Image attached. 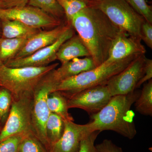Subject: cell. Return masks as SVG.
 I'll use <instances>...</instances> for the list:
<instances>
[{"instance_id":"1","label":"cell","mask_w":152,"mask_h":152,"mask_svg":"<svg viewBox=\"0 0 152 152\" xmlns=\"http://www.w3.org/2000/svg\"><path fill=\"white\" fill-rule=\"evenodd\" d=\"M71 25L88 50L96 67L107 61L114 41L123 31L102 11L91 7L76 14Z\"/></svg>"},{"instance_id":"2","label":"cell","mask_w":152,"mask_h":152,"mask_svg":"<svg viewBox=\"0 0 152 152\" xmlns=\"http://www.w3.org/2000/svg\"><path fill=\"white\" fill-rule=\"evenodd\" d=\"M134 91L126 95L112 97L108 103L97 113L91 115L88 123L92 132L110 130L132 140L137 134L134 122V113L131 108L140 94Z\"/></svg>"},{"instance_id":"3","label":"cell","mask_w":152,"mask_h":152,"mask_svg":"<svg viewBox=\"0 0 152 152\" xmlns=\"http://www.w3.org/2000/svg\"><path fill=\"white\" fill-rule=\"evenodd\" d=\"M138 56H134L112 63L105 62L93 69L83 72L60 82L56 87L55 91L61 92L68 98L85 89L106 84L112 77L124 70Z\"/></svg>"},{"instance_id":"4","label":"cell","mask_w":152,"mask_h":152,"mask_svg":"<svg viewBox=\"0 0 152 152\" xmlns=\"http://www.w3.org/2000/svg\"><path fill=\"white\" fill-rule=\"evenodd\" d=\"M58 63L42 67L11 68L0 64V87L9 91L13 98L33 94L37 85Z\"/></svg>"},{"instance_id":"5","label":"cell","mask_w":152,"mask_h":152,"mask_svg":"<svg viewBox=\"0 0 152 152\" xmlns=\"http://www.w3.org/2000/svg\"><path fill=\"white\" fill-rule=\"evenodd\" d=\"M90 7L102 11L114 24L129 35L141 39V27L145 20L125 0H92Z\"/></svg>"},{"instance_id":"6","label":"cell","mask_w":152,"mask_h":152,"mask_svg":"<svg viewBox=\"0 0 152 152\" xmlns=\"http://www.w3.org/2000/svg\"><path fill=\"white\" fill-rule=\"evenodd\" d=\"M58 84L50 72L39 82L32 95V132L49 152L50 147L47 140L46 125L50 112L48 107L47 100L49 94L55 91Z\"/></svg>"},{"instance_id":"7","label":"cell","mask_w":152,"mask_h":152,"mask_svg":"<svg viewBox=\"0 0 152 152\" xmlns=\"http://www.w3.org/2000/svg\"><path fill=\"white\" fill-rule=\"evenodd\" d=\"M32 95H24L13 98L7 121L0 131V142L11 136L32 133Z\"/></svg>"},{"instance_id":"8","label":"cell","mask_w":152,"mask_h":152,"mask_svg":"<svg viewBox=\"0 0 152 152\" xmlns=\"http://www.w3.org/2000/svg\"><path fill=\"white\" fill-rule=\"evenodd\" d=\"M0 20L18 21L39 29L41 28H53L63 24L60 19L38 8L29 5L0 9Z\"/></svg>"},{"instance_id":"9","label":"cell","mask_w":152,"mask_h":152,"mask_svg":"<svg viewBox=\"0 0 152 152\" xmlns=\"http://www.w3.org/2000/svg\"><path fill=\"white\" fill-rule=\"evenodd\" d=\"M145 55L134 59L124 70L113 76L107 82L111 95H126L136 89V87L144 75Z\"/></svg>"},{"instance_id":"10","label":"cell","mask_w":152,"mask_h":152,"mask_svg":"<svg viewBox=\"0 0 152 152\" xmlns=\"http://www.w3.org/2000/svg\"><path fill=\"white\" fill-rule=\"evenodd\" d=\"M112 97L106 84L99 85L85 89L68 98V107L82 109L92 115L100 111Z\"/></svg>"},{"instance_id":"11","label":"cell","mask_w":152,"mask_h":152,"mask_svg":"<svg viewBox=\"0 0 152 152\" xmlns=\"http://www.w3.org/2000/svg\"><path fill=\"white\" fill-rule=\"evenodd\" d=\"M74 35V30L71 26L54 43L39 50L28 56L13 59L4 64L11 68L42 67L49 65V64L56 60V53L61 46Z\"/></svg>"},{"instance_id":"12","label":"cell","mask_w":152,"mask_h":152,"mask_svg":"<svg viewBox=\"0 0 152 152\" xmlns=\"http://www.w3.org/2000/svg\"><path fill=\"white\" fill-rule=\"evenodd\" d=\"M141 41L124 31L121 32L112 44L106 62L112 63L134 56L145 55L146 50Z\"/></svg>"},{"instance_id":"13","label":"cell","mask_w":152,"mask_h":152,"mask_svg":"<svg viewBox=\"0 0 152 152\" xmlns=\"http://www.w3.org/2000/svg\"><path fill=\"white\" fill-rule=\"evenodd\" d=\"M64 129L61 139L49 152H78L82 140L91 132L88 124L80 125L73 121H64Z\"/></svg>"},{"instance_id":"14","label":"cell","mask_w":152,"mask_h":152,"mask_svg":"<svg viewBox=\"0 0 152 152\" xmlns=\"http://www.w3.org/2000/svg\"><path fill=\"white\" fill-rule=\"evenodd\" d=\"M71 26L67 23L66 24H62L48 31H39L28 39L14 59L28 56L39 50L54 43Z\"/></svg>"},{"instance_id":"15","label":"cell","mask_w":152,"mask_h":152,"mask_svg":"<svg viewBox=\"0 0 152 152\" xmlns=\"http://www.w3.org/2000/svg\"><path fill=\"white\" fill-rule=\"evenodd\" d=\"M96 67L94 60L91 57L83 58H75L63 64L59 68L54 69L51 71L50 74L54 80L59 84L66 79Z\"/></svg>"},{"instance_id":"16","label":"cell","mask_w":152,"mask_h":152,"mask_svg":"<svg viewBox=\"0 0 152 152\" xmlns=\"http://www.w3.org/2000/svg\"><path fill=\"white\" fill-rule=\"evenodd\" d=\"M83 57H91L90 52L80 37L75 34L61 46L56 56L62 64Z\"/></svg>"},{"instance_id":"17","label":"cell","mask_w":152,"mask_h":152,"mask_svg":"<svg viewBox=\"0 0 152 152\" xmlns=\"http://www.w3.org/2000/svg\"><path fill=\"white\" fill-rule=\"evenodd\" d=\"M1 37L7 39H28L39 31V29L31 27L16 20H1Z\"/></svg>"},{"instance_id":"18","label":"cell","mask_w":152,"mask_h":152,"mask_svg":"<svg viewBox=\"0 0 152 152\" xmlns=\"http://www.w3.org/2000/svg\"><path fill=\"white\" fill-rule=\"evenodd\" d=\"M48 107L50 113L59 116L64 121H73L74 119L69 113L68 98L58 91L49 94L47 100Z\"/></svg>"},{"instance_id":"19","label":"cell","mask_w":152,"mask_h":152,"mask_svg":"<svg viewBox=\"0 0 152 152\" xmlns=\"http://www.w3.org/2000/svg\"><path fill=\"white\" fill-rule=\"evenodd\" d=\"M27 39H7L0 37V64L13 59L27 40Z\"/></svg>"},{"instance_id":"20","label":"cell","mask_w":152,"mask_h":152,"mask_svg":"<svg viewBox=\"0 0 152 152\" xmlns=\"http://www.w3.org/2000/svg\"><path fill=\"white\" fill-rule=\"evenodd\" d=\"M64 129V120L56 114L50 113L46 125V132L50 150L61 137Z\"/></svg>"},{"instance_id":"21","label":"cell","mask_w":152,"mask_h":152,"mask_svg":"<svg viewBox=\"0 0 152 152\" xmlns=\"http://www.w3.org/2000/svg\"><path fill=\"white\" fill-rule=\"evenodd\" d=\"M136 111L145 116H152V80L145 84L134 103Z\"/></svg>"},{"instance_id":"22","label":"cell","mask_w":152,"mask_h":152,"mask_svg":"<svg viewBox=\"0 0 152 152\" xmlns=\"http://www.w3.org/2000/svg\"><path fill=\"white\" fill-rule=\"evenodd\" d=\"M56 1L64 11L67 23L70 25L72 19L76 14L86 8L90 7V2L83 0H56Z\"/></svg>"},{"instance_id":"23","label":"cell","mask_w":152,"mask_h":152,"mask_svg":"<svg viewBox=\"0 0 152 152\" xmlns=\"http://www.w3.org/2000/svg\"><path fill=\"white\" fill-rule=\"evenodd\" d=\"M28 5L38 8L53 16L60 19L65 15L56 0H29Z\"/></svg>"},{"instance_id":"24","label":"cell","mask_w":152,"mask_h":152,"mask_svg":"<svg viewBox=\"0 0 152 152\" xmlns=\"http://www.w3.org/2000/svg\"><path fill=\"white\" fill-rule=\"evenodd\" d=\"M18 152H49L43 144L32 133L22 140Z\"/></svg>"},{"instance_id":"25","label":"cell","mask_w":152,"mask_h":152,"mask_svg":"<svg viewBox=\"0 0 152 152\" xmlns=\"http://www.w3.org/2000/svg\"><path fill=\"white\" fill-rule=\"evenodd\" d=\"M144 18L152 24V8L145 0H125Z\"/></svg>"},{"instance_id":"26","label":"cell","mask_w":152,"mask_h":152,"mask_svg":"<svg viewBox=\"0 0 152 152\" xmlns=\"http://www.w3.org/2000/svg\"><path fill=\"white\" fill-rule=\"evenodd\" d=\"M29 133L11 136L2 141L0 142V152H18L22 140Z\"/></svg>"},{"instance_id":"27","label":"cell","mask_w":152,"mask_h":152,"mask_svg":"<svg viewBox=\"0 0 152 152\" xmlns=\"http://www.w3.org/2000/svg\"><path fill=\"white\" fill-rule=\"evenodd\" d=\"M12 94L4 88L0 87V120L3 121L8 115L12 105Z\"/></svg>"},{"instance_id":"28","label":"cell","mask_w":152,"mask_h":152,"mask_svg":"<svg viewBox=\"0 0 152 152\" xmlns=\"http://www.w3.org/2000/svg\"><path fill=\"white\" fill-rule=\"evenodd\" d=\"M100 132L94 131L87 135L81 142L78 152H98L95 142Z\"/></svg>"},{"instance_id":"29","label":"cell","mask_w":152,"mask_h":152,"mask_svg":"<svg viewBox=\"0 0 152 152\" xmlns=\"http://www.w3.org/2000/svg\"><path fill=\"white\" fill-rule=\"evenodd\" d=\"M140 37L149 48H152V24L146 20L142 23L141 27Z\"/></svg>"},{"instance_id":"30","label":"cell","mask_w":152,"mask_h":152,"mask_svg":"<svg viewBox=\"0 0 152 152\" xmlns=\"http://www.w3.org/2000/svg\"><path fill=\"white\" fill-rule=\"evenodd\" d=\"M98 152H124L122 148L116 145L111 140H104L95 145Z\"/></svg>"},{"instance_id":"31","label":"cell","mask_w":152,"mask_h":152,"mask_svg":"<svg viewBox=\"0 0 152 152\" xmlns=\"http://www.w3.org/2000/svg\"><path fill=\"white\" fill-rule=\"evenodd\" d=\"M152 60L147 58L145 59L144 65V75L137 84L136 88H138L142 84L152 79Z\"/></svg>"},{"instance_id":"32","label":"cell","mask_w":152,"mask_h":152,"mask_svg":"<svg viewBox=\"0 0 152 152\" xmlns=\"http://www.w3.org/2000/svg\"><path fill=\"white\" fill-rule=\"evenodd\" d=\"M29 0H3L6 9L17 7H23L26 6Z\"/></svg>"},{"instance_id":"33","label":"cell","mask_w":152,"mask_h":152,"mask_svg":"<svg viewBox=\"0 0 152 152\" xmlns=\"http://www.w3.org/2000/svg\"><path fill=\"white\" fill-rule=\"evenodd\" d=\"M0 9H6L5 4L3 0H0Z\"/></svg>"},{"instance_id":"34","label":"cell","mask_w":152,"mask_h":152,"mask_svg":"<svg viewBox=\"0 0 152 152\" xmlns=\"http://www.w3.org/2000/svg\"><path fill=\"white\" fill-rule=\"evenodd\" d=\"M83 1H86L90 2V1H92V0H83Z\"/></svg>"},{"instance_id":"35","label":"cell","mask_w":152,"mask_h":152,"mask_svg":"<svg viewBox=\"0 0 152 152\" xmlns=\"http://www.w3.org/2000/svg\"><path fill=\"white\" fill-rule=\"evenodd\" d=\"M0 37H1V31H0Z\"/></svg>"},{"instance_id":"36","label":"cell","mask_w":152,"mask_h":152,"mask_svg":"<svg viewBox=\"0 0 152 152\" xmlns=\"http://www.w3.org/2000/svg\"><path fill=\"white\" fill-rule=\"evenodd\" d=\"M1 120H0V122H1Z\"/></svg>"}]
</instances>
